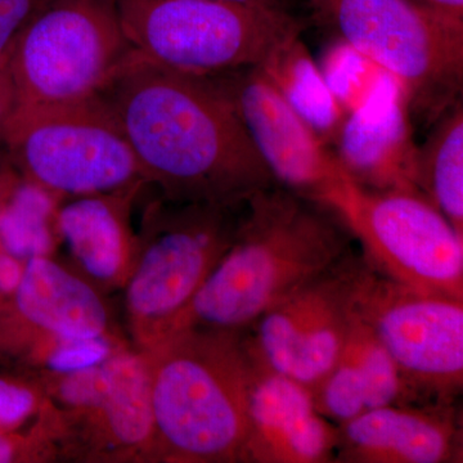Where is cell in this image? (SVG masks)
I'll return each instance as SVG.
<instances>
[{
  "label": "cell",
  "mask_w": 463,
  "mask_h": 463,
  "mask_svg": "<svg viewBox=\"0 0 463 463\" xmlns=\"http://www.w3.org/2000/svg\"><path fill=\"white\" fill-rule=\"evenodd\" d=\"M100 96L141 170L172 203L242 205L277 183L224 91L141 54Z\"/></svg>",
  "instance_id": "cell-1"
},
{
  "label": "cell",
  "mask_w": 463,
  "mask_h": 463,
  "mask_svg": "<svg viewBox=\"0 0 463 463\" xmlns=\"http://www.w3.org/2000/svg\"><path fill=\"white\" fill-rule=\"evenodd\" d=\"M330 207L276 184L252 194L236 237L170 330L245 331L355 251ZM166 335V336H167Z\"/></svg>",
  "instance_id": "cell-2"
},
{
  "label": "cell",
  "mask_w": 463,
  "mask_h": 463,
  "mask_svg": "<svg viewBox=\"0 0 463 463\" xmlns=\"http://www.w3.org/2000/svg\"><path fill=\"white\" fill-rule=\"evenodd\" d=\"M155 447L182 463L242 462L254 358L245 331L173 332L143 355Z\"/></svg>",
  "instance_id": "cell-3"
},
{
  "label": "cell",
  "mask_w": 463,
  "mask_h": 463,
  "mask_svg": "<svg viewBox=\"0 0 463 463\" xmlns=\"http://www.w3.org/2000/svg\"><path fill=\"white\" fill-rule=\"evenodd\" d=\"M134 50L182 74L213 78L261 66L300 36L294 14L221 0H115Z\"/></svg>",
  "instance_id": "cell-4"
},
{
  "label": "cell",
  "mask_w": 463,
  "mask_h": 463,
  "mask_svg": "<svg viewBox=\"0 0 463 463\" xmlns=\"http://www.w3.org/2000/svg\"><path fill=\"white\" fill-rule=\"evenodd\" d=\"M340 41L403 90L411 118L430 128L462 99L463 25L408 0H309Z\"/></svg>",
  "instance_id": "cell-5"
},
{
  "label": "cell",
  "mask_w": 463,
  "mask_h": 463,
  "mask_svg": "<svg viewBox=\"0 0 463 463\" xmlns=\"http://www.w3.org/2000/svg\"><path fill=\"white\" fill-rule=\"evenodd\" d=\"M137 56L115 0H52L9 53L16 109L99 97Z\"/></svg>",
  "instance_id": "cell-6"
},
{
  "label": "cell",
  "mask_w": 463,
  "mask_h": 463,
  "mask_svg": "<svg viewBox=\"0 0 463 463\" xmlns=\"http://www.w3.org/2000/svg\"><path fill=\"white\" fill-rule=\"evenodd\" d=\"M2 145L33 184L90 196L143 181L132 147L102 96L14 109Z\"/></svg>",
  "instance_id": "cell-7"
},
{
  "label": "cell",
  "mask_w": 463,
  "mask_h": 463,
  "mask_svg": "<svg viewBox=\"0 0 463 463\" xmlns=\"http://www.w3.org/2000/svg\"><path fill=\"white\" fill-rule=\"evenodd\" d=\"M352 306L397 365L412 403L457 404L463 389V300L394 281L359 251Z\"/></svg>",
  "instance_id": "cell-8"
},
{
  "label": "cell",
  "mask_w": 463,
  "mask_h": 463,
  "mask_svg": "<svg viewBox=\"0 0 463 463\" xmlns=\"http://www.w3.org/2000/svg\"><path fill=\"white\" fill-rule=\"evenodd\" d=\"M172 203L149 209L143 251L128 283V312L146 347L169 334L230 250L246 203Z\"/></svg>",
  "instance_id": "cell-9"
},
{
  "label": "cell",
  "mask_w": 463,
  "mask_h": 463,
  "mask_svg": "<svg viewBox=\"0 0 463 463\" xmlns=\"http://www.w3.org/2000/svg\"><path fill=\"white\" fill-rule=\"evenodd\" d=\"M332 210L377 272L463 300V234L420 192L371 191L352 182Z\"/></svg>",
  "instance_id": "cell-10"
},
{
  "label": "cell",
  "mask_w": 463,
  "mask_h": 463,
  "mask_svg": "<svg viewBox=\"0 0 463 463\" xmlns=\"http://www.w3.org/2000/svg\"><path fill=\"white\" fill-rule=\"evenodd\" d=\"M277 184L327 207L352 184L336 155L286 102L260 66L213 76Z\"/></svg>",
  "instance_id": "cell-11"
},
{
  "label": "cell",
  "mask_w": 463,
  "mask_h": 463,
  "mask_svg": "<svg viewBox=\"0 0 463 463\" xmlns=\"http://www.w3.org/2000/svg\"><path fill=\"white\" fill-rule=\"evenodd\" d=\"M359 251L295 289L246 330L252 354L313 390L336 364L352 317Z\"/></svg>",
  "instance_id": "cell-12"
},
{
  "label": "cell",
  "mask_w": 463,
  "mask_h": 463,
  "mask_svg": "<svg viewBox=\"0 0 463 463\" xmlns=\"http://www.w3.org/2000/svg\"><path fill=\"white\" fill-rule=\"evenodd\" d=\"M252 358L242 462L335 463L339 426L319 412L312 390Z\"/></svg>",
  "instance_id": "cell-13"
},
{
  "label": "cell",
  "mask_w": 463,
  "mask_h": 463,
  "mask_svg": "<svg viewBox=\"0 0 463 463\" xmlns=\"http://www.w3.org/2000/svg\"><path fill=\"white\" fill-rule=\"evenodd\" d=\"M332 146L344 172L359 187L419 192L412 118L403 90L389 75L347 112Z\"/></svg>",
  "instance_id": "cell-14"
},
{
  "label": "cell",
  "mask_w": 463,
  "mask_h": 463,
  "mask_svg": "<svg viewBox=\"0 0 463 463\" xmlns=\"http://www.w3.org/2000/svg\"><path fill=\"white\" fill-rule=\"evenodd\" d=\"M457 404H389L339 425L335 463H461Z\"/></svg>",
  "instance_id": "cell-15"
},
{
  "label": "cell",
  "mask_w": 463,
  "mask_h": 463,
  "mask_svg": "<svg viewBox=\"0 0 463 463\" xmlns=\"http://www.w3.org/2000/svg\"><path fill=\"white\" fill-rule=\"evenodd\" d=\"M312 392L319 412L337 426L374 408L412 403L397 365L353 306L339 358Z\"/></svg>",
  "instance_id": "cell-16"
},
{
  "label": "cell",
  "mask_w": 463,
  "mask_h": 463,
  "mask_svg": "<svg viewBox=\"0 0 463 463\" xmlns=\"http://www.w3.org/2000/svg\"><path fill=\"white\" fill-rule=\"evenodd\" d=\"M14 292L21 315L60 339H99L108 327L96 291L43 255L30 258Z\"/></svg>",
  "instance_id": "cell-17"
},
{
  "label": "cell",
  "mask_w": 463,
  "mask_h": 463,
  "mask_svg": "<svg viewBox=\"0 0 463 463\" xmlns=\"http://www.w3.org/2000/svg\"><path fill=\"white\" fill-rule=\"evenodd\" d=\"M137 188L83 196L58 216L76 260L99 281H115L127 268L132 250L127 214Z\"/></svg>",
  "instance_id": "cell-18"
},
{
  "label": "cell",
  "mask_w": 463,
  "mask_h": 463,
  "mask_svg": "<svg viewBox=\"0 0 463 463\" xmlns=\"http://www.w3.org/2000/svg\"><path fill=\"white\" fill-rule=\"evenodd\" d=\"M260 67L286 102L331 147L347 112L300 36L277 48Z\"/></svg>",
  "instance_id": "cell-19"
},
{
  "label": "cell",
  "mask_w": 463,
  "mask_h": 463,
  "mask_svg": "<svg viewBox=\"0 0 463 463\" xmlns=\"http://www.w3.org/2000/svg\"><path fill=\"white\" fill-rule=\"evenodd\" d=\"M417 190L463 234V103L457 100L417 146Z\"/></svg>",
  "instance_id": "cell-20"
},
{
  "label": "cell",
  "mask_w": 463,
  "mask_h": 463,
  "mask_svg": "<svg viewBox=\"0 0 463 463\" xmlns=\"http://www.w3.org/2000/svg\"><path fill=\"white\" fill-rule=\"evenodd\" d=\"M108 385L97 410L116 443L155 447L151 383L145 356L118 355L105 362Z\"/></svg>",
  "instance_id": "cell-21"
},
{
  "label": "cell",
  "mask_w": 463,
  "mask_h": 463,
  "mask_svg": "<svg viewBox=\"0 0 463 463\" xmlns=\"http://www.w3.org/2000/svg\"><path fill=\"white\" fill-rule=\"evenodd\" d=\"M340 42L341 45H334L326 53L319 69L336 99L350 112L367 99L386 74L346 43Z\"/></svg>",
  "instance_id": "cell-22"
},
{
  "label": "cell",
  "mask_w": 463,
  "mask_h": 463,
  "mask_svg": "<svg viewBox=\"0 0 463 463\" xmlns=\"http://www.w3.org/2000/svg\"><path fill=\"white\" fill-rule=\"evenodd\" d=\"M42 200L33 192H21L14 205L0 215V239L9 254L42 257L50 249V239L42 225Z\"/></svg>",
  "instance_id": "cell-23"
},
{
  "label": "cell",
  "mask_w": 463,
  "mask_h": 463,
  "mask_svg": "<svg viewBox=\"0 0 463 463\" xmlns=\"http://www.w3.org/2000/svg\"><path fill=\"white\" fill-rule=\"evenodd\" d=\"M52 0H0V70L26 24Z\"/></svg>",
  "instance_id": "cell-24"
},
{
  "label": "cell",
  "mask_w": 463,
  "mask_h": 463,
  "mask_svg": "<svg viewBox=\"0 0 463 463\" xmlns=\"http://www.w3.org/2000/svg\"><path fill=\"white\" fill-rule=\"evenodd\" d=\"M109 346L102 337L87 340H62L50 359L57 373H72L106 361Z\"/></svg>",
  "instance_id": "cell-25"
},
{
  "label": "cell",
  "mask_w": 463,
  "mask_h": 463,
  "mask_svg": "<svg viewBox=\"0 0 463 463\" xmlns=\"http://www.w3.org/2000/svg\"><path fill=\"white\" fill-rule=\"evenodd\" d=\"M35 399L32 392L0 381V425H14L32 412Z\"/></svg>",
  "instance_id": "cell-26"
},
{
  "label": "cell",
  "mask_w": 463,
  "mask_h": 463,
  "mask_svg": "<svg viewBox=\"0 0 463 463\" xmlns=\"http://www.w3.org/2000/svg\"><path fill=\"white\" fill-rule=\"evenodd\" d=\"M417 7L448 23L463 25V0H408Z\"/></svg>",
  "instance_id": "cell-27"
},
{
  "label": "cell",
  "mask_w": 463,
  "mask_h": 463,
  "mask_svg": "<svg viewBox=\"0 0 463 463\" xmlns=\"http://www.w3.org/2000/svg\"><path fill=\"white\" fill-rule=\"evenodd\" d=\"M14 109H16V94L9 78L8 69L5 67L0 70V145Z\"/></svg>",
  "instance_id": "cell-28"
},
{
  "label": "cell",
  "mask_w": 463,
  "mask_h": 463,
  "mask_svg": "<svg viewBox=\"0 0 463 463\" xmlns=\"http://www.w3.org/2000/svg\"><path fill=\"white\" fill-rule=\"evenodd\" d=\"M24 270L14 258L0 255V291L9 294L16 291Z\"/></svg>",
  "instance_id": "cell-29"
},
{
  "label": "cell",
  "mask_w": 463,
  "mask_h": 463,
  "mask_svg": "<svg viewBox=\"0 0 463 463\" xmlns=\"http://www.w3.org/2000/svg\"><path fill=\"white\" fill-rule=\"evenodd\" d=\"M221 2L240 3V5H258V7H265L277 9V11L288 12L294 14V5L297 0H221Z\"/></svg>",
  "instance_id": "cell-30"
},
{
  "label": "cell",
  "mask_w": 463,
  "mask_h": 463,
  "mask_svg": "<svg viewBox=\"0 0 463 463\" xmlns=\"http://www.w3.org/2000/svg\"><path fill=\"white\" fill-rule=\"evenodd\" d=\"M14 458V446L7 439L0 437V462H9Z\"/></svg>",
  "instance_id": "cell-31"
}]
</instances>
